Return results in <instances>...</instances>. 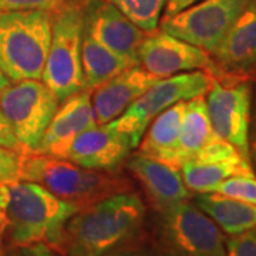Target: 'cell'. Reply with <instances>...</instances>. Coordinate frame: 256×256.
Returning a JSON list of instances; mask_svg holds the SVG:
<instances>
[{
	"mask_svg": "<svg viewBox=\"0 0 256 256\" xmlns=\"http://www.w3.org/2000/svg\"><path fill=\"white\" fill-rule=\"evenodd\" d=\"M158 245L172 256H226L220 226L190 200L156 212Z\"/></svg>",
	"mask_w": 256,
	"mask_h": 256,
	"instance_id": "obj_6",
	"label": "cell"
},
{
	"mask_svg": "<svg viewBox=\"0 0 256 256\" xmlns=\"http://www.w3.org/2000/svg\"><path fill=\"white\" fill-rule=\"evenodd\" d=\"M20 180L38 184L60 200L80 208L132 191L131 182L116 171L88 170L46 154H22Z\"/></svg>",
	"mask_w": 256,
	"mask_h": 256,
	"instance_id": "obj_3",
	"label": "cell"
},
{
	"mask_svg": "<svg viewBox=\"0 0 256 256\" xmlns=\"http://www.w3.org/2000/svg\"><path fill=\"white\" fill-rule=\"evenodd\" d=\"M210 73L195 70L156 80L144 94L134 101L118 118L111 121L114 127L127 134L136 148L140 144L151 121L162 111L172 107L180 101H188L205 96L210 87Z\"/></svg>",
	"mask_w": 256,
	"mask_h": 256,
	"instance_id": "obj_8",
	"label": "cell"
},
{
	"mask_svg": "<svg viewBox=\"0 0 256 256\" xmlns=\"http://www.w3.org/2000/svg\"><path fill=\"white\" fill-rule=\"evenodd\" d=\"M98 126L92 106V92L82 90L62 101L44 131L36 152L58 156L77 136Z\"/></svg>",
	"mask_w": 256,
	"mask_h": 256,
	"instance_id": "obj_15",
	"label": "cell"
},
{
	"mask_svg": "<svg viewBox=\"0 0 256 256\" xmlns=\"http://www.w3.org/2000/svg\"><path fill=\"white\" fill-rule=\"evenodd\" d=\"M58 106V98L42 80L16 82L2 92L0 111L23 154L36 152Z\"/></svg>",
	"mask_w": 256,
	"mask_h": 256,
	"instance_id": "obj_7",
	"label": "cell"
},
{
	"mask_svg": "<svg viewBox=\"0 0 256 256\" xmlns=\"http://www.w3.org/2000/svg\"><path fill=\"white\" fill-rule=\"evenodd\" d=\"M80 206L32 181H0V244L23 248L44 244L58 250L67 220Z\"/></svg>",
	"mask_w": 256,
	"mask_h": 256,
	"instance_id": "obj_1",
	"label": "cell"
},
{
	"mask_svg": "<svg viewBox=\"0 0 256 256\" xmlns=\"http://www.w3.org/2000/svg\"><path fill=\"white\" fill-rule=\"evenodd\" d=\"M68 2L72 0H0V10L2 12L38 10L53 14Z\"/></svg>",
	"mask_w": 256,
	"mask_h": 256,
	"instance_id": "obj_25",
	"label": "cell"
},
{
	"mask_svg": "<svg viewBox=\"0 0 256 256\" xmlns=\"http://www.w3.org/2000/svg\"><path fill=\"white\" fill-rule=\"evenodd\" d=\"M0 256H6V254H4V252L2 250V248H0Z\"/></svg>",
	"mask_w": 256,
	"mask_h": 256,
	"instance_id": "obj_35",
	"label": "cell"
},
{
	"mask_svg": "<svg viewBox=\"0 0 256 256\" xmlns=\"http://www.w3.org/2000/svg\"><path fill=\"white\" fill-rule=\"evenodd\" d=\"M12 82L9 80V77L6 76V74L2 72V68H0V96H2V92H4L8 87H9Z\"/></svg>",
	"mask_w": 256,
	"mask_h": 256,
	"instance_id": "obj_32",
	"label": "cell"
},
{
	"mask_svg": "<svg viewBox=\"0 0 256 256\" xmlns=\"http://www.w3.org/2000/svg\"><path fill=\"white\" fill-rule=\"evenodd\" d=\"M156 80L160 78L138 64L127 67L108 82L94 88L92 100L97 124H107L118 118Z\"/></svg>",
	"mask_w": 256,
	"mask_h": 256,
	"instance_id": "obj_16",
	"label": "cell"
},
{
	"mask_svg": "<svg viewBox=\"0 0 256 256\" xmlns=\"http://www.w3.org/2000/svg\"><path fill=\"white\" fill-rule=\"evenodd\" d=\"M146 206L137 192H122L78 210L67 220L58 252L104 256L142 236Z\"/></svg>",
	"mask_w": 256,
	"mask_h": 256,
	"instance_id": "obj_2",
	"label": "cell"
},
{
	"mask_svg": "<svg viewBox=\"0 0 256 256\" xmlns=\"http://www.w3.org/2000/svg\"><path fill=\"white\" fill-rule=\"evenodd\" d=\"M16 256H66L56 250L54 248L44 245V244H34L28 246L18 248Z\"/></svg>",
	"mask_w": 256,
	"mask_h": 256,
	"instance_id": "obj_30",
	"label": "cell"
},
{
	"mask_svg": "<svg viewBox=\"0 0 256 256\" xmlns=\"http://www.w3.org/2000/svg\"><path fill=\"white\" fill-rule=\"evenodd\" d=\"M127 166L142 185L156 212L191 198V191L185 186L180 170L172 165L137 154L128 160Z\"/></svg>",
	"mask_w": 256,
	"mask_h": 256,
	"instance_id": "obj_17",
	"label": "cell"
},
{
	"mask_svg": "<svg viewBox=\"0 0 256 256\" xmlns=\"http://www.w3.org/2000/svg\"><path fill=\"white\" fill-rule=\"evenodd\" d=\"M206 108L214 132L250 161L252 84L225 76H210Z\"/></svg>",
	"mask_w": 256,
	"mask_h": 256,
	"instance_id": "obj_9",
	"label": "cell"
},
{
	"mask_svg": "<svg viewBox=\"0 0 256 256\" xmlns=\"http://www.w3.org/2000/svg\"><path fill=\"white\" fill-rule=\"evenodd\" d=\"M185 101L162 111L151 121L140 141V154L180 170V131Z\"/></svg>",
	"mask_w": 256,
	"mask_h": 256,
	"instance_id": "obj_18",
	"label": "cell"
},
{
	"mask_svg": "<svg viewBox=\"0 0 256 256\" xmlns=\"http://www.w3.org/2000/svg\"><path fill=\"white\" fill-rule=\"evenodd\" d=\"M53 14L0 10V68L12 82L42 80L52 40Z\"/></svg>",
	"mask_w": 256,
	"mask_h": 256,
	"instance_id": "obj_4",
	"label": "cell"
},
{
	"mask_svg": "<svg viewBox=\"0 0 256 256\" xmlns=\"http://www.w3.org/2000/svg\"><path fill=\"white\" fill-rule=\"evenodd\" d=\"M137 28L150 33L160 26L166 0H107Z\"/></svg>",
	"mask_w": 256,
	"mask_h": 256,
	"instance_id": "obj_23",
	"label": "cell"
},
{
	"mask_svg": "<svg viewBox=\"0 0 256 256\" xmlns=\"http://www.w3.org/2000/svg\"><path fill=\"white\" fill-rule=\"evenodd\" d=\"M185 186L191 192L202 194L210 192L218 184L230 176L248 175L255 176L252 162L246 160L239 161H224V162H202V161H186L180 166Z\"/></svg>",
	"mask_w": 256,
	"mask_h": 256,
	"instance_id": "obj_21",
	"label": "cell"
},
{
	"mask_svg": "<svg viewBox=\"0 0 256 256\" xmlns=\"http://www.w3.org/2000/svg\"><path fill=\"white\" fill-rule=\"evenodd\" d=\"M104 256H172L166 249L152 242H146L138 239L136 242L118 248Z\"/></svg>",
	"mask_w": 256,
	"mask_h": 256,
	"instance_id": "obj_27",
	"label": "cell"
},
{
	"mask_svg": "<svg viewBox=\"0 0 256 256\" xmlns=\"http://www.w3.org/2000/svg\"><path fill=\"white\" fill-rule=\"evenodd\" d=\"M215 73L236 80L256 77V0H249L220 46L210 54Z\"/></svg>",
	"mask_w": 256,
	"mask_h": 256,
	"instance_id": "obj_13",
	"label": "cell"
},
{
	"mask_svg": "<svg viewBox=\"0 0 256 256\" xmlns=\"http://www.w3.org/2000/svg\"><path fill=\"white\" fill-rule=\"evenodd\" d=\"M249 0H200L160 22L162 32L212 54Z\"/></svg>",
	"mask_w": 256,
	"mask_h": 256,
	"instance_id": "obj_10",
	"label": "cell"
},
{
	"mask_svg": "<svg viewBox=\"0 0 256 256\" xmlns=\"http://www.w3.org/2000/svg\"><path fill=\"white\" fill-rule=\"evenodd\" d=\"M82 67L86 90L92 92L114 76L131 67L124 57L102 46L84 32L82 46Z\"/></svg>",
	"mask_w": 256,
	"mask_h": 256,
	"instance_id": "obj_22",
	"label": "cell"
},
{
	"mask_svg": "<svg viewBox=\"0 0 256 256\" xmlns=\"http://www.w3.org/2000/svg\"><path fill=\"white\" fill-rule=\"evenodd\" d=\"M192 202L230 236L256 228V205L215 192L196 194Z\"/></svg>",
	"mask_w": 256,
	"mask_h": 256,
	"instance_id": "obj_19",
	"label": "cell"
},
{
	"mask_svg": "<svg viewBox=\"0 0 256 256\" xmlns=\"http://www.w3.org/2000/svg\"><path fill=\"white\" fill-rule=\"evenodd\" d=\"M210 192L256 205V176L238 175L218 184Z\"/></svg>",
	"mask_w": 256,
	"mask_h": 256,
	"instance_id": "obj_24",
	"label": "cell"
},
{
	"mask_svg": "<svg viewBox=\"0 0 256 256\" xmlns=\"http://www.w3.org/2000/svg\"><path fill=\"white\" fill-rule=\"evenodd\" d=\"M215 137L218 136L210 126L205 96L185 101L180 131V166L192 160Z\"/></svg>",
	"mask_w": 256,
	"mask_h": 256,
	"instance_id": "obj_20",
	"label": "cell"
},
{
	"mask_svg": "<svg viewBox=\"0 0 256 256\" xmlns=\"http://www.w3.org/2000/svg\"><path fill=\"white\" fill-rule=\"evenodd\" d=\"M0 146H4V148H9L13 151H18L20 154L22 152V148L18 146V140L14 137L12 128H10L8 120L4 118L3 112L0 111Z\"/></svg>",
	"mask_w": 256,
	"mask_h": 256,
	"instance_id": "obj_29",
	"label": "cell"
},
{
	"mask_svg": "<svg viewBox=\"0 0 256 256\" xmlns=\"http://www.w3.org/2000/svg\"><path fill=\"white\" fill-rule=\"evenodd\" d=\"M250 128H252L254 141H256V101H255V107H254V112H252V120H250Z\"/></svg>",
	"mask_w": 256,
	"mask_h": 256,
	"instance_id": "obj_33",
	"label": "cell"
},
{
	"mask_svg": "<svg viewBox=\"0 0 256 256\" xmlns=\"http://www.w3.org/2000/svg\"><path fill=\"white\" fill-rule=\"evenodd\" d=\"M22 154L9 148L0 146V181L20 180Z\"/></svg>",
	"mask_w": 256,
	"mask_h": 256,
	"instance_id": "obj_28",
	"label": "cell"
},
{
	"mask_svg": "<svg viewBox=\"0 0 256 256\" xmlns=\"http://www.w3.org/2000/svg\"><path fill=\"white\" fill-rule=\"evenodd\" d=\"M138 63L156 78H166L195 70L215 73V64L210 54L161 28L146 33L138 50Z\"/></svg>",
	"mask_w": 256,
	"mask_h": 256,
	"instance_id": "obj_11",
	"label": "cell"
},
{
	"mask_svg": "<svg viewBox=\"0 0 256 256\" xmlns=\"http://www.w3.org/2000/svg\"><path fill=\"white\" fill-rule=\"evenodd\" d=\"M84 0H72L53 13L52 40L42 82L58 101L86 90L82 67Z\"/></svg>",
	"mask_w": 256,
	"mask_h": 256,
	"instance_id": "obj_5",
	"label": "cell"
},
{
	"mask_svg": "<svg viewBox=\"0 0 256 256\" xmlns=\"http://www.w3.org/2000/svg\"><path fill=\"white\" fill-rule=\"evenodd\" d=\"M226 256H256V229L225 239Z\"/></svg>",
	"mask_w": 256,
	"mask_h": 256,
	"instance_id": "obj_26",
	"label": "cell"
},
{
	"mask_svg": "<svg viewBox=\"0 0 256 256\" xmlns=\"http://www.w3.org/2000/svg\"><path fill=\"white\" fill-rule=\"evenodd\" d=\"M84 32L102 46L138 66V50L146 32L107 0H84Z\"/></svg>",
	"mask_w": 256,
	"mask_h": 256,
	"instance_id": "obj_12",
	"label": "cell"
},
{
	"mask_svg": "<svg viewBox=\"0 0 256 256\" xmlns=\"http://www.w3.org/2000/svg\"><path fill=\"white\" fill-rule=\"evenodd\" d=\"M250 162H255L256 166V141L250 144Z\"/></svg>",
	"mask_w": 256,
	"mask_h": 256,
	"instance_id": "obj_34",
	"label": "cell"
},
{
	"mask_svg": "<svg viewBox=\"0 0 256 256\" xmlns=\"http://www.w3.org/2000/svg\"><path fill=\"white\" fill-rule=\"evenodd\" d=\"M200 0H166L165 4V16H172L175 13L181 12V10L190 8L192 4H195Z\"/></svg>",
	"mask_w": 256,
	"mask_h": 256,
	"instance_id": "obj_31",
	"label": "cell"
},
{
	"mask_svg": "<svg viewBox=\"0 0 256 256\" xmlns=\"http://www.w3.org/2000/svg\"><path fill=\"white\" fill-rule=\"evenodd\" d=\"M132 148L127 134L117 130L112 122H107L77 136L58 158L88 170L117 171Z\"/></svg>",
	"mask_w": 256,
	"mask_h": 256,
	"instance_id": "obj_14",
	"label": "cell"
}]
</instances>
